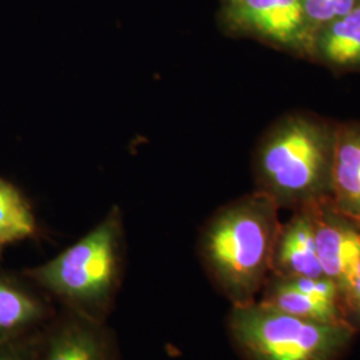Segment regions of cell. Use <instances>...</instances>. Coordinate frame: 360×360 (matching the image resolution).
I'll return each instance as SVG.
<instances>
[{
    "mask_svg": "<svg viewBox=\"0 0 360 360\" xmlns=\"http://www.w3.org/2000/svg\"><path fill=\"white\" fill-rule=\"evenodd\" d=\"M281 224L279 207L259 191L220 208L208 220L199 239V257L231 306L257 300L270 276Z\"/></svg>",
    "mask_w": 360,
    "mask_h": 360,
    "instance_id": "1",
    "label": "cell"
},
{
    "mask_svg": "<svg viewBox=\"0 0 360 360\" xmlns=\"http://www.w3.org/2000/svg\"><path fill=\"white\" fill-rule=\"evenodd\" d=\"M60 309L107 322L124 278V231L117 208L59 255L23 272Z\"/></svg>",
    "mask_w": 360,
    "mask_h": 360,
    "instance_id": "2",
    "label": "cell"
},
{
    "mask_svg": "<svg viewBox=\"0 0 360 360\" xmlns=\"http://www.w3.org/2000/svg\"><path fill=\"white\" fill-rule=\"evenodd\" d=\"M335 138L336 124L318 116H283L257 147V191L295 210L331 198Z\"/></svg>",
    "mask_w": 360,
    "mask_h": 360,
    "instance_id": "3",
    "label": "cell"
},
{
    "mask_svg": "<svg viewBox=\"0 0 360 360\" xmlns=\"http://www.w3.org/2000/svg\"><path fill=\"white\" fill-rule=\"evenodd\" d=\"M232 345L245 360H335L355 336L349 324L302 319L260 302L232 306Z\"/></svg>",
    "mask_w": 360,
    "mask_h": 360,
    "instance_id": "4",
    "label": "cell"
},
{
    "mask_svg": "<svg viewBox=\"0 0 360 360\" xmlns=\"http://www.w3.org/2000/svg\"><path fill=\"white\" fill-rule=\"evenodd\" d=\"M221 18L231 32L296 55L309 53L314 31L302 0H223Z\"/></svg>",
    "mask_w": 360,
    "mask_h": 360,
    "instance_id": "5",
    "label": "cell"
},
{
    "mask_svg": "<svg viewBox=\"0 0 360 360\" xmlns=\"http://www.w3.org/2000/svg\"><path fill=\"white\" fill-rule=\"evenodd\" d=\"M37 360H122L114 330L60 309L40 336Z\"/></svg>",
    "mask_w": 360,
    "mask_h": 360,
    "instance_id": "6",
    "label": "cell"
},
{
    "mask_svg": "<svg viewBox=\"0 0 360 360\" xmlns=\"http://www.w3.org/2000/svg\"><path fill=\"white\" fill-rule=\"evenodd\" d=\"M309 206L323 275L336 284L340 295L359 263L360 227L340 214L330 198Z\"/></svg>",
    "mask_w": 360,
    "mask_h": 360,
    "instance_id": "7",
    "label": "cell"
},
{
    "mask_svg": "<svg viewBox=\"0 0 360 360\" xmlns=\"http://www.w3.org/2000/svg\"><path fill=\"white\" fill-rule=\"evenodd\" d=\"M56 309L25 275L0 269V345L41 330Z\"/></svg>",
    "mask_w": 360,
    "mask_h": 360,
    "instance_id": "8",
    "label": "cell"
},
{
    "mask_svg": "<svg viewBox=\"0 0 360 360\" xmlns=\"http://www.w3.org/2000/svg\"><path fill=\"white\" fill-rule=\"evenodd\" d=\"M270 275L281 278L324 276L316 252L309 205L296 208L294 217L281 224L274 247Z\"/></svg>",
    "mask_w": 360,
    "mask_h": 360,
    "instance_id": "9",
    "label": "cell"
},
{
    "mask_svg": "<svg viewBox=\"0 0 360 360\" xmlns=\"http://www.w3.org/2000/svg\"><path fill=\"white\" fill-rule=\"evenodd\" d=\"M330 200L360 227V123L336 124Z\"/></svg>",
    "mask_w": 360,
    "mask_h": 360,
    "instance_id": "10",
    "label": "cell"
},
{
    "mask_svg": "<svg viewBox=\"0 0 360 360\" xmlns=\"http://www.w3.org/2000/svg\"><path fill=\"white\" fill-rule=\"evenodd\" d=\"M307 56L334 70H360V6L315 30Z\"/></svg>",
    "mask_w": 360,
    "mask_h": 360,
    "instance_id": "11",
    "label": "cell"
},
{
    "mask_svg": "<svg viewBox=\"0 0 360 360\" xmlns=\"http://www.w3.org/2000/svg\"><path fill=\"white\" fill-rule=\"evenodd\" d=\"M262 304L315 322L348 324L338 306L326 304L300 291L288 279L270 275L262 288Z\"/></svg>",
    "mask_w": 360,
    "mask_h": 360,
    "instance_id": "12",
    "label": "cell"
},
{
    "mask_svg": "<svg viewBox=\"0 0 360 360\" xmlns=\"http://www.w3.org/2000/svg\"><path fill=\"white\" fill-rule=\"evenodd\" d=\"M34 211L20 191L0 178V252L37 233Z\"/></svg>",
    "mask_w": 360,
    "mask_h": 360,
    "instance_id": "13",
    "label": "cell"
},
{
    "mask_svg": "<svg viewBox=\"0 0 360 360\" xmlns=\"http://www.w3.org/2000/svg\"><path fill=\"white\" fill-rule=\"evenodd\" d=\"M302 4L309 26L315 31L355 10L360 6V0H302Z\"/></svg>",
    "mask_w": 360,
    "mask_h": 360,
    "instance_id": "14",
    "label": "cell"
},
{
    "mask_svg": "<svg viewBox=\"0 0 360 360\" xmlns=\"http://www.w3.org/2000/svg\"><path fill=\"white\" fill-rule=\"evenodd\" d=\"M297 287L300 291L311 296L312 299L326 304L338 306L340 309L339 290L336 284L327 276L319 278H285Z\"/></svg>",
    "mask_w": 360,
    "mask_h": 360,
    "instance_id": "15",
    "label": "cell"
},
{
    "mask_svg": "<svg viewBox=\"0 0 360 360\" xmlns=\"http://www.w3.org/2000/svg\"><path fill=\"white\" fill-rule=\"evenodd\" d=\"M339 300L346 322L356 330L360 327V260L347 284L342 290Z\"/></svg>",
    "mask_w": 360,
    "mask_h": 360,
    "instance_id": "16",
    "label": "cell"
},
{
    "mask_svg": "<svg viewBox=\"0 0 360 360\" xmlns=\"http://www.w3.org/2000/svg\"><path fill=\"white\" fill-rule=\"evenodd\" d=\"M41 330L0 345V360H37Z\"/></svg>",
    "mask_w": 360,
    "mask_h": 360,
    "instance_id": "17",
    "label": "cell"
}]
</instances>
